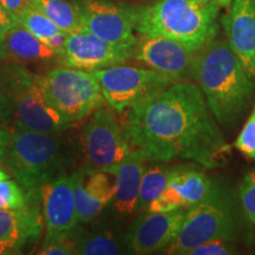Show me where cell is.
<instances>
[{"mask_svg": "<svg viewBox=\"0 0 255 255\" xmlns=\"http://www.w3.org/2000/svg\"><path fill=\"white\" fill-rule=\"evenodd\" d=\"M122 129L131 149L150 162L186 159L214 169L231 152L202 91L188 81L130 107Z\"/></svg>", "mask_w": 255, "mask_h": 255, "instance_id": "6da1fadb", "label": "cell"}, {"mask_svg": "<svg viewBox=\"0 0 255 255\" xmlns=\"http://www.w3.org/2000/svg\"><path fill=\"white\" fill-rule=\"evenodd\" d=\"M191 78L201 89L216 122L226 128L242 119L255 96V82L228 41L213 39L197 52Z\"/></svg>", "mask_w": 255, "mask_h": 255, "instance_id": "7a4b0ae2", "label": "cell"}, {"mask_svg": "<svg viewBox=\"0 0 255 255\" xmlns=\"http://www.w3.org/2000/svg\"><path fill=\"white\" fill-rule=\"evenodd\" d=\"M220 7L218 0H158L135 8V30L141 36L176 40L199 52L216 37Z\"/></svg>", "mask_w": 255, "mask_h": 255, "instance_id": "3957f363", "label": "cell"}, {"mask_svg": "<svg viewBox=\"0 0 255 255\" xmlns=\"http://www.w3.org/2000/svg\"><path fill=\"white\" fill-rule=\"evenodd\" d=\"M247 221L239 194L228 184L214 180L208 195L187 209L180 233L165 251L188 255L205 242L237 241L247 234Z\"/></svg>", "mask_w": 255, "mask_h": 255, "instance_id": "277c9868", "label": "cell"}, {"mask_svg": "<svg viewBox=\"0 0 255 255\" xmlns=\"http://www.w3.org/2000/svg\"><path fill=\"white\" fill-rule=\"evenodd\" d=\"M57 135L18 128L12 132L6 162L9 174L25 189H37L62 175L65 152Z\"/></svg>", "mask_w": 255, "mask_h": 255, "instance_id": "5b68a950", "label": "cell"}, {"mask_svg": "<svg viewBox=\"0 0 255 255\" xmlns=\"http://www.w3.org/2000/svg\"><path fill=\"white\" fill-rule=\"evenodd\" d=\"M0 88L12 102L18 129L60 133L70 127L50 107L40 84V75L15 63L0 65Z\"/></svg>", "mask_w": 255, "mask_h": 255, "instance_id": "8992f818", "label": "cell"}, {"mask_svg": "<svg viewBox=\"0 0 255 255\" xmlns=\"http://www.w3.org/2000/svg\"><path fill=\"white\" fill-rule=\"evenodd\" d=\"M44 97L66 123L81 121L105 103L94 72L60 66L40 76Z\"/></svg>", "mask_w": 255, "mask_h": 255, "instance_id": "52a82bcc", "label": "cell"}, {"mask_svg": "<svg viewBox=\"0 0 255 255\" xmlns=\"http://www.w3.org/2000/svg\"><path fill=\"white\" fill-rule=\"evenodd\" d=\"M92 72L100 83L105 102L117 113H123L133 104L163 91L175 82L151 69L123 64Z\"/></svg>", "mask_w": 255, "mask_h": 255, "instance_id": "ba28073f", "label": "cell"}, {"mask_svg": "<svg viewBox=\"0 0 255 255\" xmlns=\"http://www.w3.org/2000/svg\"><path fill=\"white\" fill-rule=\"evenodd\" d=\"M83 149L84 170L108 173H111L132 150L122 126L113 111L103 105L94 111L83 130Z\"/></svg>", "mask_w": 255, "mask_h": 255, "instance_id": "9c48e42d", "label": "cell"}, {"mask_svg": "<svg viewBox=\"0 0 255 255\" xmlns=\"http://www.w3.org/2000/svg\"><path fill=\"white\" fill-rule=\"evenodd\" d=\"M77 6L83 30L115 45L135 49V7L110 0H81Z\"/></svg>", "mask_w": 255, "mask_h": 255, "instance_id": "30bf717a", "label": "cell"}, {"mask_svg": "<svg viewBox=\"0 0 255 255\" xmlns=\"http://www.w3.org/2000/svg\"><path fill=\"white\" fill-rule=\"evenodd\" d=\"M187 209L170 212H142L133 220L123 238L126 250L144 255L165 251L173 244L182 227Z\"/></svg>", "mask_w": 255, "mask_h": 255, "instance_id": "8fae6325", "label": "cell"}, {"mask_svg": "<svg viewBox=\"0 0 255 255\" xmlns=\"http://www.w3.org/2000/svg\"><path fill=\"white\" fill-rule=\"evenodd\" d=\"M196 55L197 51L176 40L142 34L139 39L137 38L132 58L177 82L191 77Z\"/></svg>", "mask_w": 255, "mask_h": 255, "instance_id": "7c38bea8", "label": "cell"}, {"mask_svg": "<svg viewBox=\"0 0 255 255\" xmlns=\"http://www.w3.org/2000/svg\"><path fill=\"white\" fill-rule=\"evenodd\" d=\"M132 53L133 50L115 45L91 32L81 30L68 34L59 60L64 66L95 71L123 64L132 58Z\"/></svg>", "mask_w": 255, "mask_h": 255, "instance_id": "4fadbf2b", "label": "cell"}, {"mask_svg": "<svg viewBox=\"0 0 255 255\" xmlns=\"http://www.w3.org/2000/svg\"><path fill=\"white\" fill-rule=\"evenodd\" d=\"M44 228L40 191L30 189L23 208L0 209V255L19 254L37 242Z\"/></svg>", "mask_w": 255, "mask_h": 255, "instance_id": "5bb4252c", "label": "cell"}, {"mask_svg": "<svg viewBox=\"0 0 255 255\" xmlns=\"http://www.w3.org/2000/svg\"><path fill=\"white\" fill-rule=\"evenodd\" d=\"M39 191L46 227L45 239L71 237L79 225L71 176L59 175L43 184Z\"/></svg>", "mask_w": 255, "mask_h": 255, "instance_id": "9a60e30c", "label": "cell"}, {"mask_svg": "<svg viewBox=\"0 0 255 255\" xmlns=\"http://www.w3.org/2000/svg\"><path fill=\"white\" fill-rule=\"evenodd\" d=\"M214 180L194 167L176 165L170 180L146 212H170L196 205L208 195Z\"/></svg>", "mask_w": 255, "mask_h": 255, "instance_id": "2e32d148", "label": "cell"}, {"mask_svg": "<svg viewBox=\"0 0 255 255\" xmlns=\"http://www.w3.org/2000/svg\"><path fill=\"white\" fill-rule=\"evenodd\" d=\"M76 209L79 223L95 219L113 201L116 178L108 171H87L79 169L71 175Z\"/></svg>", "mask_w": 255, "mask_h": 255, "instance_id": "e0dca14e", "label": "cell"}, {"mask_svg": "<svg viewBox=\"0 0 255 255\" xmlns=\"http://www.w3.org/2000/svg\"><path fill=\"white\" fill-rule=\"evenodd\" d=\"M222 25L229 46L255 79V0H233Z\"/></svg>", "mask_w": 255, "mask_h": 255, "instance_id": "ac0fdd59", "label": "cell"}, {"mask_svg": "<svg viewBox=\"0 0 255 255\" xmlns=\"http://www.w3.org/2000/svg\"><path fill=\"white\" fill-rule=\"evenodd\" d=\"M145 162L144 156L132 149L111 171L116 178V193L111 202L115 210L121 215L135 213L142 177L145 170Z\"/></svg>", "mask_w": 255, "mask_h": 255, "instance_id": "d6986e66", "label": "cell"}, {"mask_svg": "<svg viewBox=\"0 0 255 255\" xmlns=\"http://www.w3.org/2000/svg\"><path fill=\"white\" fill-rule=\"evenodd\" d=\"M4 47L6 59L11 57L26 62H44L57 57V53L51 47L18 23L8 30Z\"/></svg>", "mask_w": 255, "mask_h": 255, "instance_id": "ffe728a7", "label": "cell"}, {"mask_svg": "<svg viewBox=\"0 0 255 255\" xmlns=\"http://www.w3.org/2000/svg\"><path fill=\"white\" fill-rule=\"evenodd\" d=\"M174 169L175 167L168 165V162L161 161H151V164L145 167L135 213H142L148 209L149 205L165 189Z\"/></svg>", "mask_w": 255, "mask_h": 255, "instance_id": "44dd1931", "label": "cell"}, {"mask_svg": "<svg viewBox=\"0 0 255 255\" xmlns=\"http://www.w3.org/2000/svg\"><path fill=\"white\" fill-rule=\"evenodd\" d=\"M28 5L43 12L66 33L83 30L77 4H70L65 0H30Z\"/></svg>", "mask_w": 255, "mask_h": 255, "instance_id": "7402d4cb", "label": "cell"}, {"mask_svg": "<svg viewBox=\"0 0 255 255\" xmlns=\"http://www.w3.org/2000/svg\"><path fill=\"white\" fill-rule=\"evenodd\" d=\"M76 254L84 255H116L120 254L121 248L119 241L111 234H90L71 237Z\"/></svg>", "mask_w": 255, "mask_h": 255, "instance_id": "603a6c76", "label": "cell"}, {"mask_svg": "<svg viewBox=\"0 0 255 255\" xmlns=\"http://www.w3.org/2000/svg\"><path fill=\"white\" fill-rule=\"evenodd\" d=\"M15 21L24 26L26 30L34 34L37 38H39L41 41H45L53 37L55 34L59 33L60 28L53 23L51 19L46 17L43 12L37 9L33 6L28 5L20 12L15 18Z\"/></svg>", "mask_w": 255, "mask_h": 255, "instance_id": "cb8c5ba5", "label": "cell"}, {"mask_svg": "<svg viewBox=\"0 0 255 255\" xmlns=\"http://www.w3.org/2000/svg\"><path fill=\"white\" fill-rule=\"evenodd\" d=\"M30 189H25L18 181L5 178L0 181V209L23 208L27 203Z\"/></svg>", "mask_w": 255, "mask_h": 255, "instance_id": "d4e9b609", "label": "cell"}, {"mask_svg": "<svg viewBox=\"0 0 255 255\" xmlns=\"http://www.w3.org/2000/svg\"><path fill=\"white\" fill-rule=\"evenodd\" d=\"M239 199L248 221L255 226V169L244 175L239 186Z\"/></svg>", "mask_w": 255, "mask_h": 255, "instance_id": "484cf974", "label": "cell"}, {"mask_svg": "<svg viewBox=\"0 0 255 255\" xmlns=\"http://www.w3.org/2000/svg\"><path fill=\"white\" fill-rule=\"evenodd\" d=\"M235 148L248 158L255 159V107L241 132L239 133Z\"/></svg>", "mask_w": 255, "mask_h": 255, "instance_id": "4316f807", "label": "cell"}, {"mask_svg": "<svg viewBox=\"0 0 255 255\" xmlns=\"http://www.w3.org/2000/svg\"><path fill=\"white\" fill-rule=\"evenodd\" d=\"M238 248L232 240H214L205 242L191 250L188 255H231L235 254Z\"/></svg>", "mask_w": 255, "mask_h": 255, "instance_id": "83f0119b", "label": "cell"}, {"mask_svg": "<svg viewBox=\"0 0 255 255\" xmlns=\"http://www.w3.org/2000/svg\"><path fill=\"white\" fill-rule=\"evenodd\" d=\"M38 254L43 255H71L76 254L75 246L70 238L45 239Z\"/></svg>", "mask_w": 255, "mask_h": 255, "instance_id": "f1b7e54d", "label": "cell"}, {"mask_svg": "<svg viewBox=\"0 0 255 255\" xmlns=\"http://www.w3.org/2000/svg\"><path fill=\"white\" fill-rule=\"evenodd\" d=\"M17 23L15 18L12 14H9L6 9L0 5V59H6L5 55V38L9 28Z\"/></svg>", "mask_w": 255, "mask_h": 255, "instance_id": "f546056e", "label": "cell"}, {"mask_svg": "<svg viewBox=\"0 0 255 255\" xmlns=\"http://www.w3.org/2000/svg\"><path fill=\"white\" fill-rule=\"evenodd\" d=\"M14 119V109L12 102L0 88V124L8 126Z\"/></svg>", "mask_w": 255, "mask_h": 255, "instance_id": "4dcf8cb0", "label": "cell"}, {"mask_svg": "<svg viewBox=\"0 0 255 255\" xmlns=\"http://www.w3.org/2000/svg\"><path fill=\"white\" fill-rule=\"evenodd\" d=\"M30 0H0V5L4 7L9 14L17 18V15L20 13L25 7L28 6Z\"/></svg>", "mask_w": 255, "mask_h": 255, "instance_id": "1f68e13d", "label": "cell"}, {"mask_svg": "<svg viewBox=\"0 0 255 255\" xmlns=\"http://www.w3.org/2000/svg\"><path fill=\"white\" fill-rule=\"evenodd\" d=\"M68 34L66 32L64 31H60L59 33L55 34L53 37H51L50 39H47L45 41V44L49 47H51L55 52L57 53V57H59L60 53L63 52V49L64 46H65V41H66V38H68Z\"/></svg>", "mask_w": 255, "mask_h": 255, "instance_id": "d6a6232c", "label": "cell"}, {"mask_svg": "<svg viewBox=\"0 0 255 255\" xmlns=\"http://www.w3.org/2000/svg\"><path fill=\"white\" fill-rule=\"evenodd\" d=\"M12 132L0 127V150H7L9 142H11Z\"/></svg>", "mask_w": 255, "mask_h": 255, "instance_id": "836d02e7", "label": "cell"}, {"mask_svg": "<svg viewBox=\"0 0 255 255\" xmlns=\"http://www.w3.org/2000/svg\"><path fill=\"white\" fill-rule=\"evenodd\" d=\"M218 1L220 6H222V7H229L232 5L233 0H218Z\"/></svg>", "mask_w": 255, "mask_h": 255, "instance_id": "e575fe53", "label": "cell"}, {"mask_svg": "<svg viewBox=\"0 0 255 255\" xmlns=\"http://www.w3.org/2000/svg\"><path fill=\"white\" fill-rule=\"evenodd\" d=\"M9 176H11V175H8L7 171H5L4 169L0 168V181L5 180V178H8Z\"/></svg>", "mask_w": 255, "mask_h": 255, "instance_id": "d590c367", "label": "cell"}, {"mask_svg": "<svg viewBox=\"0 0 255 255\" xmlns=\"http://www.w3.org/2000/svg\"><path fill=\"white\" fill-rule=\"evenodd\" d=\"M6 151L7 150H0V163L6 158Z\"/></svg>", "mask_w": 255, "mask_h": 255, "instance_id": "8d00e7d4", "label": "cell"}]
</instances>
